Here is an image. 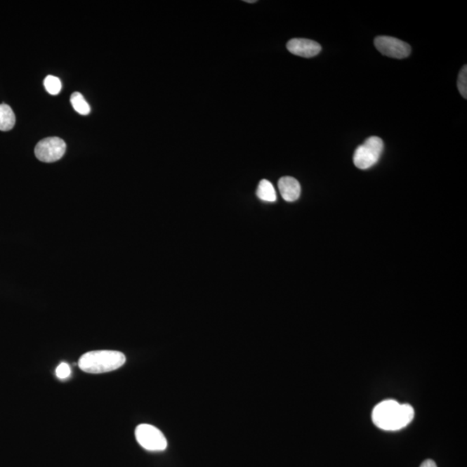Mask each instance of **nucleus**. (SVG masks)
<instances>
[{"mask_svg": "<svg viewBox=\"0 0 467 467\" xmlns=\"http://www.w3.org/2000/svg\"><path fill=\"white\" fill-rule=\"evenodd\" d=\"M71 369L70 365L66 364V362H62L58 366L57 369H55V375L60 379H66L70 376Z\"/></svg>", "mask_w": 467, "mask_h": 467, "instance_id": "obj_14", "label": "nucleus"}, {"mask_svg": "<svg viewBox=\"0 0 467 467\" xmlns=\"http://www.w3.org/2000/svg\"><path fill=\"white\" fill-rule=\"evenodd\" d=\"M458 88L461 96L467 98V67L464 65L458 77Z\"/></svg>", "mask_w": 467, "mask_h": 467, "instance_id": "obj_13", "label": "nucleus"}, {"mask_svg": "<svg viewBox=\"0 0 467 467\" xmlns=\"http://www.w3.org/2000/svg\"><path fill=\"white\" fill-rule=\"evenodd\" d=\"M278 187L280 194L287 202H294L301 196L300 183L292 177H283L279 179Z\"/></svg>", "mask_w": 467, "mask_h": 467, "instance_id": "obj_8", "label": "nucleus"}, {"mask_svg": "<svg viewBox=\"0 0 467 467\" xmlns=\"http://www.w3.org/2000/svg\"><path fill=\"white\" fill-rule=\"evenodd\" d=\"M125 362V355L119 351L95 350L82 355L78 365L82 371L100 374L114 371Z\"/></svg>", "mask_w": 467, "mask_h": 467, "instance_id": "obj_2", "label": "nucleus"}, {"mask_svg": "<svg viewBox=\"0 0 467 467\" xmlns=\"http://www.w3.org/2000/svg\"><path fill=\"white\" fill-rule=\"evenodd\" d=\"M70 102L72 104L74 110L81 115H87L91 112V107H89L84 96L80 93L76 92L72 93V96L70 97Z\"/></svg>", "mask_w": 467, "mask_h": 467, "instance_id": "obj_11", "label": "nucleus"}, {"mask_svg": "<svg viewBox=\"0 0 467 467\" xmlns=\"http://www.w3.org/2000/svg\"><path fill=\"white\" fill-rule=\"evenodd\" d=\"M44 87H46V91L51 95H58L62 89L61 81H60L59 78L54 76H48L44 79Z\"/></svg>", "mask_w": 467, "mask_h": 467, "instance_id": "obj_12", "label": "nucleus"}, {"mask_svg": "<svg viewBox=\"0 0 467 467\" xmlns=\"http://www.w3.org/2000/svg\"><path fill=\"white\" fill-rule=\"evenodd\" d=\"M287 48L291 53L305 58L315 57L321 51L320 44L305 39H291L287 43Z\"/></svg>", "mask_w": 467, "mask_h": 467, "instance_id": "obj_7", "label": "nucleus"}, {"mask_svg": "<svg viewBox=\"0 0 467 467\" xmlns=\"http://www.w3.org/2000/svg\"><path fill=\"white\" fill-rule=\"evenodd\" d=\"M246 3H256V0H245Z\"/></svg>", "mask_w": 467, "mask_h": 467, "instance_id": "obj_16", "label": "nucleus"}, {"mask_svg": "<svg viewBox=\"0 0 467 467\" xmlns=\"http://www.w3.org/2000/svg\"><path fill=\"white\" fill-rule=\"evenodd\" d=\"M256 195L261 200L270 202V203L277 199L274 185L266 179H263L260 182L256 190Z\"/></svg>", "mask_w": 467, "mask_h": 467, "instance_id": "obj_10", "label": "nucleus"}, {"mask_svg": "<svg viewBox=\"0 0 467 467\" xmlns=\"http://www.w3.org/2000/svg\"><path fill=\"white\" fill-rule=\"evenodd\" d=\"M16 122L14 112L6 104H0V131H9L13 129Z\"/></svg>", "mask_w": 467, "mask_h": 467, "instance_id": "obj_9", "label": "nucleus"}, {"mask_svg": "<svg viewBox=\"0 0 467 467\" xmlns=\"http://www.w3.org/2000/svg\"><path fill=\"white\" fill-rule=\"evenodd\" d=\"M374 43L377 50L388 58L403 59L408 58L411 53L409 44L395 37H377Z\"/></svg>", "mask_w": 467, "mask_h": 467, "instance_id": "obj_6", "label": "nucleus"}, {"mask_svg": "<svg viewBox=\"0 0 467 467\" xmlns=\"http://www.w3.org/2000/svg\"><path fill=\"white\" fill-rule=\"evenodd\" d=\"M420 467H437L435 462L432 461V459H427L425 461Z\"/></svg>", "mask_w": 467, "mask_h": 467, "instance_id": "obj_15", "label": "nucleus"}, {"mask_svg": "<svg viewBox=\"0 0 467 467\" xmlns=\"http://www.w3.org/2000/svg\"><path fill=\"white\" fill-rule=\"evenodd\" d=\"M414 411L409 404H400L394 400L380 402L373 409L372 421L377 428L397 431L407 427L414 419Z\"/></svg>", "mask_w": 467, "mask_h": 467, "instance_id": "obj_1", "label": "nucleus"}, {"mask_svg": "<svg viewBox=\"0 0 467 467\" xmlns=\"http://www.w3.org/2000/svg\"><path fill=\"white\" fill-rule=\"evenodd\" d=\"M138 443L144 449L151 452H162L166 449L167 440L164 433L154 426L141 424L136 430Z\"/></svg>", "mask_w": 467, "mask_h": 467, "instance_id": "obj_4", "label": "nucleus"}, {"mask_svg": "<svg viewBox=\"0 0 467 467\" xmlns=\"http://www.w3.org/2000/svg\"><path fill=\"white\" fill-rule=\"evenodd\" d=\"M66 152L65 140L58 137L46 138L39 142L35 147V155L40 162L53 163L61 159Z\"/></svg>", "mask_w": 467, "mask_h": 467, "instance_id": "obj_5", "label": "nucleus"}, {"mask_svg": "<svg viewBox=\"0 0 467 467\" xmlns=\"http://www.w3.org/2000/svg\"><path fill=\"white\" fill-rule=\"evenodd\" d=\"M384 148L383 141L376 136L369 137L357 148L353 162L358 169L367 170L379 162Z\"/></svg>", "mask_w": 467, "mask_h": 467, "instance_id": "obj_3", "label": "nucleus"}]
</instances>
